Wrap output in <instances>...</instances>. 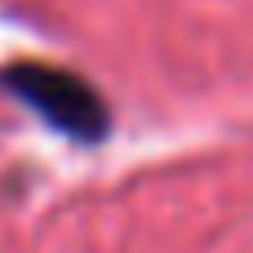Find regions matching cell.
<instances>
[{
	"mask_svg": "<svg viewBox=\"0 0 253 253\" xmlns=\"http://www.w3.org/2000/svg\"><path fill=\"white\" fill-rule=\"evenodd\" d=\"M4 84L13 98H22L44 125H53L58 133L76 138V142H98L111 129L107 102L98 98V89L62 67H40V62H18L4 71Z\"/></svg>",
	"mask_w": 253,
	"mask_h": 253,
	"instance_id": "obj_1",
	"label": "cell"
}]
</instances>
